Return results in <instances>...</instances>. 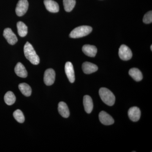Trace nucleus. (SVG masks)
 I'll return each instance as SVG.
<instances>
[{"instance_id": "obj_18", "label": "nucleus", "mask_w": 152, "mask_h": 152, "mask_svg": "<svg viewBox=\"0 0 152 152\" xmlns=\"http://www.w3.org/2000/svg\"><path fill=\"white\" fill-rule=\"evenodd\" d=\"M18 87L23 94L26 96H29L31 94V88L27 84L23 83L19 84Z\"/></svg>"}, {"instance_id": "obj_8", "label": "nucleus", "mask_w": 152, "mask_h": 152, "mask_svg": "<svg viewBox=\"0 0 152 152\" xmlns=\"http://www.w3.org/2000/svg\"><path fill=\"white\" fill-rule=\"evenodd\" d=\"M128 115L132 121H138L140 118V110L137 107H132L128 111Z\"/></svg>"}, {"instance_id": "obj_10", "label": "nucleus", "mask_w": 152, "mask_h": 152, "mask_svg": "<svg viewBox=\"0 0 152 152\" xmlns=\"http://www.w3.org/2000/svg\"><path fill=\"white\" fill-rule=\"evenodd\" d=\"M99 119L102 124L107 126L113 124L114 123L113 118L105 111H102L100 113Z\"/></svg>"}, {"instance_id": "obj_13", "label": "nucleus", "mask_w": 152, "mask_h": 152, "mask_svg": "<svg viewBox=\"0 0 152 152\" xmlns=\"http://www.w3.org/2000/svg\"><path fill=\"white\" fill-rule=\"evenodd\" d=\"M82 50L85 54L91 57H94L97 52V49L95 46L89 45H84Z\"/></svg>"}, {"instance_id": "obj_12", "label": "nucleus", "mask_w": 152, "mask_h": 152, "mask_svg": "<svg viewBox=\"0 0 152 152\" xmlns=\"http://www.w3.org/2000/svg\"><path fill=\"white\" fill-rule=\"evenodd\" d=\"M82 69L85 74H90L96 72L98 67L97 66L93 63L85 62L83 64Z\"/></svg>"}, {"instance_id": "obj_19", "label": "nucleus", "mask_w": 152, "mask_h": 152, "mask_svg": "<svg viewBox=\"0 0 152 152\" xmlns=\"http://www.w3.org/2000/svg\"><path fill=\"white\" fill-rule=\"evenodd\" d=\"M18 33L21 37H24L28 33V27L23 22L20 21L17 23Z\"/></svg>"}, {"instance_id": "obj_3", "label": "nucleus", "mask_w": 152, "mask_h": 152, "mask_svg": "<svg viewBox=\"0 0 152 152\" xmlns=\"http://www.w3.org/2000/svg\"><path fill=\"white\" fill-rule=\"evenodd\" d=\"M92 28L89 26H83L75 28L71 31L69 37L72 38L83 37L91 32Z\"/></svg>"}, {"instance_id": "obj_14", "label": "nucleus", "mask_w": 152, "mask_h": 152, "mask_svg": "<svg viewBox=\"0 0 152 152\" xmlns=\"http://www.w3.org/2000/svg\"><path fill=\"white\" fill-rule=\"evenodd\" d=\"M83 105L86 112L87 113H91L92 111L94 104L92 99L89 96L86 95L84 96Z\"/></svg>"}, {"instance_id": "obj_11", "label": "nucleus", "mask_w": 152, "mask_h": 152, "mask_svg": "<svg viewBox=\"0 0 152 152\" xmlns=\"http://www.w3.org/2000/svg\"><path fill=\"white\" fill-rule=\"evenodd\" d=\"M44 4L47 10L51 12L56 13L59 10L58 3L53 0H44Z\"/></svg>"}, {"instance_id": "obj_16", "label": "nucleus", "mask_w": 152, "mask_h": 152, "mask_svg": "<svg viewBox=\"0 0 152 152\" xmlns=\"http://www.w3.org/2000/svg\"><path fill=\"white\" fill-rule=\"evenodd\" d=\"M15 73L19 77L22 78H26L27 77L28 72L26 68L21 63H18L15 68Z\"/></svg>"}, {"instance_id": "obj_17", "label": "nucleus", "mask_w": 152, "mask_h": 152, "mask_svg": "<svg viewBox=\"0 0 152 152\" xmlns=\"http://www.w3.org/2000/svg\"><path fill=\"white\" fill-rule=\"evenodd\" d=\"M129 75L136 81H140L143 78L142 74L141 71L137 68H134L130 69L129 71Z\"/></svg>"}, {"instance_id": "obj_2", "label": "nucleus", "mask_w": 152, "mask_h": 152, "mask_svg": "<svg viewBox=\"0 0 152 152\" xmlns=\"http://www.w3.org/2000/svg\"><path fill=\"white\" fill-rule=\"evenodd\" d=\"M99 94L102 101L109 106L113 105L115 101V97L114 94L105 88H102L99 91Z\"/></svg>"}, {"instance_id": "obj_6", "label": "nucleus", "mask_w": 152, "mask_h": 152, "mask_svg": "<svg viewBox=\"0 0 152 152\" xmlns=\"http://www.w3.org/2000/svg\"><path fill=\"white\" fill-rule=\"evenodd\" d=\"M56 79V73L53 69H49L45 72L44 76V83L47 86L53 84Z\"/></svg>"}, {"instance_id": "obj_7", "label": "nucleus", "mask_w": 152, "mask_h": 152, "mask_svg": "<svg viewBox=\"0 0 152 152\" xmlns=\"http://www.w3.org/2000/svg\"><path fill=\"white\" fill-rule=\"evenodd\" d=\"M3 35L8 42L11 45H15L18 42L17 36L10 28H7L4 30Z\"/></svg>"}, {"instance_id": "obj_5", "label": "nucleus", "mask_w": 152, "mask_h": 152, "mask_svg": "<svg viewBox=\"0 0 152 152\" xmlns=\"http://www.w3.org/2000/svg\"><path fill=\"white\" fill-rule=\"evenodd\" d=\"M29 4L27 0H20L16 8V13L18 16L24 15L28 8Z\"/></svg>"}, {"instance_id": "obj_1", "label": "nucleus", "mask_w": 152, "mask_h": 152, "mask_svg": "<svg viewBox=\"0 0 152 152\" xmlns=\"http://www.w3.org/2000/svg\"><path fill=\"white\" fill-rule=\"evenodd\" d=\"M24 53L26 58L30 62L34 65H38L40 62V59L37 55L32 45L30 43L26 42L24 47Z\"/></svg>"}, {"instance_id": "obj_15", "label": "nucleus", "mask_w": 152, "mask_h": 152, "mask_svg": "<svg viewBox=\"0 0 152 152\" xmlns=\"http://www.w3.org/2000/svg\"><path fill=\"white\" fill-rule=\"evenodd\" d=\"M58 110L60 115L64 118H68L69 116L70 112L67 105L64 102H61L58 105Z\"/></svg>"}, {"instance_id": "obj_4", "label": "nucleus", "mask_w": 152, "mask_h": 152, "mask_svg": "<svg viewBox=\"0 0 152 152\" xmlns=\"http://www.w3.org/2000/svg\"><path fill=\"white\" fill-rule=\"evenodd\" d=\"M119 56L121 59L124 61H128L131 59L132 57V50L128 46L122 45L119 50Z\"/></svg>"}, {"instance_id": "obj_22", "label": "nucleus", "mask_w": 152, "mask_h": 152, "mask_svg": "<svg viewBox=\"0 0 152 152\" xmlns=\"http://www.w3.org/2000/svg\"><path fill=\"white\" fill-rule=\"evenodd\" d=\"M13 116L18 122L23 123L25 121V117L23 112L20 110H17L13 113Z\"/></svg>"}, {"instance_id": "obj_20", "label": "nucleus", "mask_w": 152, "mask_h": 152, "mask_svg": "<svg viewBox=\"0 0 152 152\" xmlns=\"http://www.w3.org/2000/svg\"><path fill=\"white\" fill-rule=\"evenodd\" d=\"M4 99L7 104L12 105L15 102L16 97L12 92L8 91L5 95Z\"/></svg>"}, {"instance_id": "obj_9", "label": "nucleus", "mask_w": 152, "mask_h": 152, "mask_svg": "<svg viewBox=\"0 0 152 152\" xmlns=\"http://www.w3.org/2000/svg\"><path fill=\"white\" fill-rule=\"evenodd\" d=\"M65 70L69 81L71 83H73L75 81V74L73 66L72 63L70 62L66 63Z\"/></svg>"}, {"instance_id": "obj_23", "label": "nucleus", "mask_w": 152, "mask_h": 152, "mask_svg": "<svg viewBox=\"0 0 152 152\" xmlns=\"http://www.w3.org/2000/svg\"><path fill=\"white\" fill-rule=\"evenodd\" d=\"M143 21L145 24H149L152 22V12L149 11L144 16Z\"/></svg>"}, {"instance_id": "obj_24", "label": "nucleus", "mask_w": 152, "mask_h": 152, "mask_svg": "<svg viewBox=\"0 0 152 152\" xmlns=\"http://www.w3.org/2000/svg\"><path fill=\"white\" fill-rule=\"evenodd\" d=\"M152 45H151V50H152Z\"/></svg>"}, {"instance_id": "obj_21", "label": "nucleus", "mask_w": 152, "mask_h": 152, "mask_svg": "<svg viewBox=\"0 0 152 152\" xmlns=\"http://www.w3.org/2000/svg\"><path fill=\"white\" fill-rule=\"evenodd\" d=\"M63 3L66 12H70L75 6L76 0H64Z\"/></svg>"}]
</instances>
